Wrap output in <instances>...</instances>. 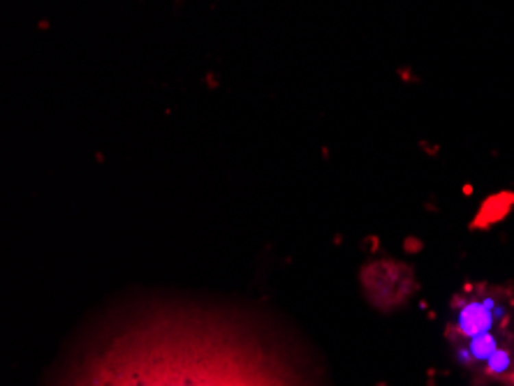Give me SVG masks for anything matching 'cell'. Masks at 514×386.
I'll use <instances>...</instances> for the list:
<instances>
[{
    "instance_id": "7a4b0ae2",
    "label": "cell",
    "mask_w": 514,
    "mask_h": 386,
    "mask_svg": "<svg viewBox=\"0 0 514 386\" xmlns=\"http://www.w3.org/2000/svg\"><path fill=\"white\" fill-rule=\"evenodd\" d=\"M445 340L477 384L514 386V285L477 280L458 287Z\"/></svg>"
},
{
    "instance_id": "6da1fadb",
    "label": "cell",
    "mask_w": 514,
    "mask_h": 386,
    "mask_svg": "<svg viewBox=\"0 0 514 386\" xmlns=\"http://www.w3.org/2000/svg\"><path fill=\"white\" fill-rule=\"evenodd\" d=\"M70 386H297L255 335L201 312H162L123 329Z\"/></svg>"
}]
</instances>
